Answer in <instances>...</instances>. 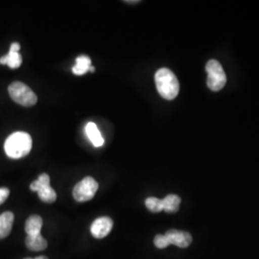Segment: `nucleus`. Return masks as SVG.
I'll return each instance as SVG.
<instances>
[{"mask_svg":"<svg viewBox=\"0 0 259 259\" xmlns=\"http://www.w3.org/2000/svg\"><path fill=\"white\" fill-rule=\"evenodd\" d=\"M32 149V138L24 132H16L10 135L4 143V150L10 158L19 159L27 156Z\"/></svg>","mask_w":259,"mask_h":259,"instance_id":"nucleus-1","label":"nucleus"},{"mask_svg":"<svg viewBox=\"0 0 259 259\" xmlns=\"http://www.w3.org/2000/svg\"><path fill=\"white\" fill-rule=\"evenodd\" d=\"M155 82L160 96L166 100L175 99L180 92V83L170 69L162 67L158 69L155 75Z\"/></svg>","mask_w":259,"mask_h":259,"instance_id":"nucleus-2","label":"nucleus"},{"mask_svg":"<svg viewBox=\"0 0 259 259\" xmlns=\"http://www.w3.org/2000/svg\"><path fill=\"white\" fill-rule=\"evenodd\" d=\"M154 243L157 249H165L169 245H175L179 248H187L192 243V236L189 232L170 230L164 235H156Z\"/></svg>","mask_w":259,"mask_h":259,"instance_id":"nucleus-3","label":"nucleus"},{"mask_svg":"<svg viewBox=\"0 0 259 259\" xmlns=\"http://www.w3.org/2000/svg\"><path fill=\"white\" fill-rule=\"evenodd\" d=\"M11 98L16 103L23 107H32L37 102V95L22 82H14L8 88Z\"/></svg>","mask_w":259,"mask_h":259,"instance_id":"nucleus-4","label":"nucleus"},{"mask_svg":"<svg viewBox=\"0 0 259 259\" xmlns=\"http://www.w3.org/2000/svg\"><path fill=\"white\" fill-rule=\"evenodd\" d=\"M207 72V85L212 92L221 91L227 83V76L221 64L216 60H210L205 65Z\"/></svg>","mask_w":259,"mask_h":259,"instance_id":"nucleus-5","label":"nucleus"},{"mask_svg":"<svg viewBox=\"0 0 259 259\" xmlns=\"http://www.w3.org/2000/svg\"><path fill=\"white\" fill-rule=\"evenodd\" d=\"M30 189L37 192L39 199L47 204H52L57 199L55 190L50 186V178L46 173L40 174L37 180L30 185Z\"/></svg>","mask_w":259,"mask_h":259,"instance_id":"nucleus-6","label":"nucleus"},{"mask_svg":"<svg viewBox=\"0 0 259 259\" xmlns=\"http://www.w3.org/2000/svg\"><path fill=\"white\" fill-rule=\"evenodd\" d=\"M98 183L92 178L85 177L73 188V197L77 202H87L92 200L98 190Z\"/></svg>","mask_w":259,"mask_h":259,"instance_id":"nucleus-7","label":"nucleus"},{"mask_svg":"<svg viewBox=\"0 0 259 259\" xmlns=\"http://www.w3.org/2000/svg\"><path fill=\"white\" fill-rule=\"evenodd\" d=\"M113 222L110 217H99L92 224L91 232L93 237L101 239L106 237L112 230Z\"/></svg>","mask_w":259,"mask_h":259,"instance_id":"nucleus-8","label":"nucleus"},{"mask_svg":"<svg viewBox=\"0 0 259 259\" xmlns=\"http://www.w3.org/2000/svg\"><path fill=\"white\" fill-rule=\"evenodd\" d=\"M15 216L11 211H6L0 215V239L6 238L13 228Z\"/></svg>","mask_w":259,"mask_h":259,"instance_id":"nucleus-9","label":"nucleus"},{"mask_svg":"<svg viewBox=\"0 0 259 259\" xmlns=\"http://www.w3.org/2000/svg\"><path fill=\"white\" fill-rule=\"evenodd\" d=\"M85 133L88 138L92 141L94 147H101L104 145V139L100 131L93 122H89L85 126Z\"/></svg>","mask_w":259,"mask_h":259,"instance_id":"nucleus-10","label":"nucleus"},{"mask_svg":"<svg viewBox=\"0 0 259 259\" xmlns=\"http://www.w3.org/2000/svg\"><path fill=\"white\" fill-rule=\"evenodd\" d=\"M44 225L42 218L38 215H32L28 218L25 223V232L27 235L40 234V231Z\"/></svg>","mask_w":259,"mask_h":259,"instance_id":"nucleus-11","label":"nucleus"},{"mask_svg":"<svg viewBox=\"0 0 259 259\" xmlns=\"http://www.w3.org/2000/svg\"><path fill=\"white\" fill-rule=\"evenodd\" d=\"M25 244L29 250L34 251L46 250L47 248V241L41 236V234L27 235Z\"/></svg>","mask_w":259,"mask_h":259,"instance_id":"nucleus-12","label":"nucleus"},{"mask_svg":"<svg viewBox=\"0 0 259 259\" xmlns=\"http://www.w3.org/2000/svg\"><path fill=\"white\" fill-rule=\"evenodd\" d=\"M22 64V56L19 52L9 51L7 55L0 58V65H7L12 69H17Z\"/></svg>","mask_w":259,"mask_h":259,"instance_id":"nucleus-13","label":"nucleus"},{"mask_svg":"<svg viewBox=\"0 0 259 259\" xmlns=\"http://www.w3.org/2000/svg\"><path fill=\"white\" fill-rule=\"evenodd\" d=\"M92 66V60L88 56H79L76 59V64L72 67V72L75 75L81 76L85 74L88 71H90V68Z\"/></svg>","mask_w":259,"mask_h":259,"instance_id":"nucleus-14","label":"nucleus"},{"mask_svg":"<svg viewBox=\"0 0 259 259\" xmlns=\"http://www.w3.org/2000/svg\"><path fill=\"white\" fill-rule=\"evenodd\" d=\"M181 204V198L175 194H170L162 199L163 210L167 213H175L179 210Z\"/></svg>","mask_w":259,"mask_h":259,"instance_id":"nucleus-15","label":"nucleus"},{"mask_svg":"<svg viewBox=\"0 0 259 259\" xmlns=\"http://www.w3.org/2000/svg\"><path fill=\"white\" fill-rule=\"evenodd\" d=\"M145 205L151 212L157 213L163 210L162 200L156 197H149L145 201Z\"/></svg>","mask_w":259,"mask_h":259,"instance_id":"nucleus-16","label":"nucleus"},{"mask_svg":"<svg viewBox=\"0 0 259 259\" xmlns=\"http://www.w3.org/2000/svg\"><path fill=\"white\" fill-rule=\"evenodd\" d=\"M10 190L7 187L0 188V204H3L9 197Z\"/></svg>","mask_w":259,"mask_h":259,"instance_id":"nucleus-17","label":"nucleus"},{"mask_svg":"<svg viewBox=\"0 0 259 259\" xmlns=\"http://www.w3.org/2000/svg\"><path fill=\"white\" fill-rule=\"evenodd\" d=\"M20 50V45L18 42H13L10 47V51H14V52H19Z\"/></svg>","mask_w":259,"mask_h":259,"instance_id":"nucleus-18","label":"nucleus"},{"mask_svg":"<svg viewBox=\"0 0 259 259\" xmlns=\"http://www.w3.org/2000/svg\"><path fill=\"white\" fill-rule=\"evenodd\" d=\"M24 259H48L47 256H45V255H41V256H37L36 258H30V257H27V258Z\"/></svg>","mask_w":259,"mask_h":259,"instance_id":"nucleus-19","label":"nucleus"},{"mask_svg":"<svg viewBox=\"0 0 259 259\" xmlns=\"http://www.w3.org/2000/svg\"><path fill=\"white\" fill-rule=\"evenodd\" d=\"M94 70H95V68H94L93 65H92V66H91V68H90V71H92V72H94Z\"/></svg>","mask_w":259,"mask_h":259,"instance_id":"nucleus-20","label":"nucleus"},{"mask_svg":"<svg viewBox=\"0 0 259 259\" xmlns=\"http://www.w3.org/2000/svg\"><path fill=\"white\" fill-rule=\"evenodd\" d=\"M127 3H138L139 1H126Z\"/></svg>","mask_w":259,"mask_h":259,"instance_id":"nucleus-21","label":"nucleus"}]
</instances>
